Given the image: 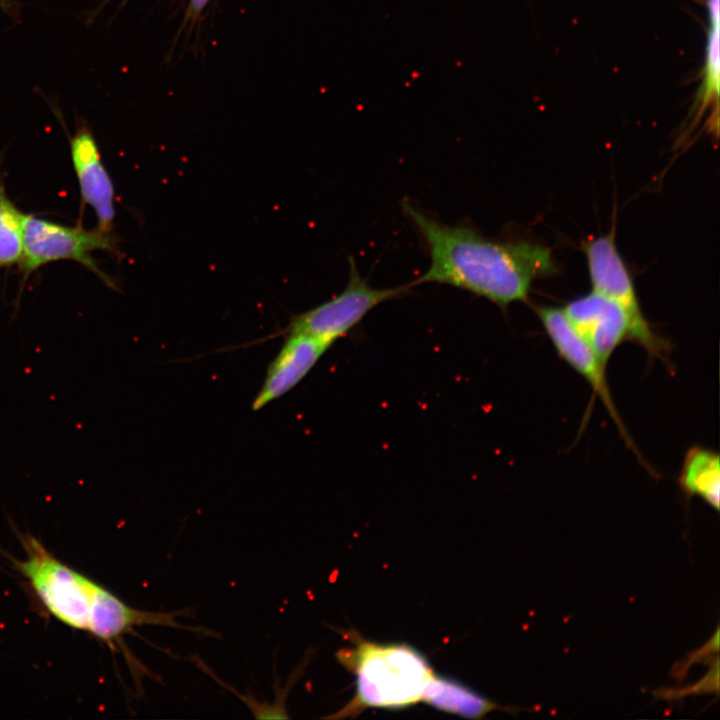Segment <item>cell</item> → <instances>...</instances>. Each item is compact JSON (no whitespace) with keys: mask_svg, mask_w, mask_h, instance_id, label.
Instances as JSON below:
<instances>
[{"mask_svg":"<svg viewBox=\"0 0 720 720\" xmlns=\"http://www.w3.org/2000/svg\"><path fill=\"white\" fill-rule=\"evenodd\" d=\"M352 644L337 652L340 663L354 673V698L333 717L358 714L366 708L400 709L422 702L435 674L427 659L404 643H376L351 633Z\"/></svg>","mask_w":720,"mask_h":720,"instance_id":"7a4b0ae2","label":"cell"},{"mask_svg":"<svg viewBox=\"0 0 720 720\" xmlns=\"http://www.w3.org/2000/svg\"><path fill=\"white\" fill-rule=\"evenodd\" d=\"M535 311L560 358L589 383L616 423L626 443L634 447L614 405L607 381V367L602 364L592 348L571 325L563 308L539 306L535 308Z\"/></svg>","mask_w":720,"mask_h":720,"instance_id":"52a82bcc","label":"cell"},{"mask_svg":"<svg viewBox=\"0 0 720 720\" xmlns=\"http://www.w3.org/2000/svg\"><path fill=\"white\" fill-rule=\"evenodd\" d=\"M209 2L210 0H189L187 15L190 18L199 16Z\"/></svg>","mask_w":720,"mask_h":720,"instance_id":"2e32d148","label":"cell"},{"mask_svg":"<svg viewBox=\"0 0 720 720\" xmlns=\"http://www.w3.org/2000/svg\"><path fill=\"white\" fill-rule=\"evenodd\" d=\"M25 215L9 198L0 167V270L22 259Z\"/></svg>","mask_w":720,"mask_h":720,"instance_id":"5bb4252c","label":"cell"},{"mask_svg":"<svg viewBox=\"0 0 720 720\" xmlns=\"http://www.w3.org/2000/svg\"><path fill=\"white\" fill-rule=\"evenodd\" d=\"M412 287L410 283L393 288H374L361 276L355 260L349 257V278L345 288L330 300L295 315L286 332L305 334L331 346L376 306L406 295Z\"/></svg>","mask_w":720,"mask_h":720,"instance_id":"277c9868","label":"cell"},{"mask_svg":"<svg viewBox=\"0 0 720 720\" xmlns=\"http://www.w3.org/2000/svg\"><path fill=\"white\" fill-rule=\"evenodd\" d=\"M708 8V35L703 78L696 97L698 112L718 102L719 94V0H706Z\"/></svg>","mask_w":720,"mask_h":720,"instance_id":"9a60e30c","label":"cell"},{"mask_svg":"<svg viewBox=\"0 0 720 720\" xmlns=\"http://www.w3.org/2000/svg\"><path fill=\"white\" fill-rule=\"evenodd\" d=\"M678 482L688 496H698L716 511L720 503V457L701 446L690 447L684 457Z\"/></svg>","mask_w":720,"mask_h":720,"instance_id":"4fadbf2b","label":"cell"},{"mask_svg":"<svg viewBox=\"0 0 720 720\" xmlns=\"http://www.w3.org/2000/svg\"><path fill=\"white\" fill-rule=\"evenodd\" d=\"M177 612L149 611L132 607L103 585L94 581L91 592L87 632L115 650L124 635L143 626H163L179 629L183 626Z\"/></svg>","mask_w":720,"mask_h":720,"instance_id":"9c48e42d","label":"cell"},{"mask_svg":"<svg viewBox=\"0 0 720 720\" xmlns=\"http://www.w3.org/2000/svg\"><path fill=\"white\" fill-rule=\"evenodd\" d=\"M563 311L606 367L615 350L624 341L631 340L627 313L614 300L596 291L571 300Z\"/></svg>","mask_w":720,"mask_h":720,"instance_id":"ba28073f","label":"cell"},{"mask_svg":"<svg viewBox=\"0 0 720 720\" xmlns=\"http://www.w3.org/2000/svg\"><path fill=\"white\" fill-rule=\"evenodd\" d=\"M593 291L618 303L631 323V340L651 356L663 358L668 344L650 327L637 296L631 273L615 242V232L583 243Z\"/></svg>","mask_w":720,"mask_h":720,"instance_id":"8992f818","label":"cell"},{"mask_svg":"<svg viewBox=\"0 0 720 720\" xmlns=\"http://www.w3.org/2000/svg\"><path fill=\"white\" fill-rule=\"evenodd\" d=\"M329 347L323 341L305 334H287L281 349L268 367L252 409L257 411L292 390Z\"/></svg>","mask_w":720,"mask_h":720,"instance_id":"8fae6325","label":"cell"},{"mask_svg":"<svg viewBox=\"0 0 720 720\" xmlns=\"http://www.w3.org/2000/svg\"><path fill=\"white\" fill-rule=\"evenodd\" d=\"M402 208L430 260L413 286L445 284L505 309L513 302H527L532 283L558 270L551 250L543 245L490 239L471 225L443 223L408 201Z\"/></svg>","mask_w":720,"mask_h":720,"instance_id":"6da1fadb","label":"cell"},{"mask_svg":"<svg viewBox=\"0 0 720 720\" xmlns=\"http://www.w3.org/2000/svg\"><path fill=\"white\" fill-rule=\"evenodd\" d=\"M96 250L115 251L111 233L85 230L82 226H66L34 215H25L23 254L19 267L24 276L60 260L80 263L94 273L107 286L114 282L97 265L92 257Z\"/></svg>","mask_w":720,"mask_h":720,"instance_id":"5b68a950","label":"cell"},{"mask_svg":"<svg viewBox=\"0 0 720 720\" xmlns=\"http://www.w3.org/2000/svg\"><path fill=\"white\" fill-rule=\"evenodd\" d=\"M422 702L440 711L472 719L482 718L498 708L472 688L436 674L428 682Z\"/></svg>","mask_w":720,"mask_h":720,"instance_id":"7c38bea8","label":"cell"},{"mask_svg":"<svg viewBox=\"0 0 720 720\" xmlns=\"http://www.w3.org/2000/svg\"><path fill=\"white\" fill-rule=\"evenodd\" d=\"M24 557H10L13 569L22 575L48 612L62 624L87 631L94 580L68 566L35 536L19 534Z\"/></svg>","mask_w":720,"mask_h":720,"instance_id":"3957f363","label":"cell"},{"mask_svg":"<svg viewBox=\"0 0 720 720\" xmlns=\"http://www.w3.org/2000/svg\"><path fill=\"white\" fill-rule=\"evenodd\" d=\"M70 154L82 204L94 210L97 229L111 233L115 217L114 186L96 140L87 127L77 128L70 137Z\"/></svg>","mask_w":720,"mask_h":720,"instance_id":"30bf717a","label":"cell"}]
</instances>
